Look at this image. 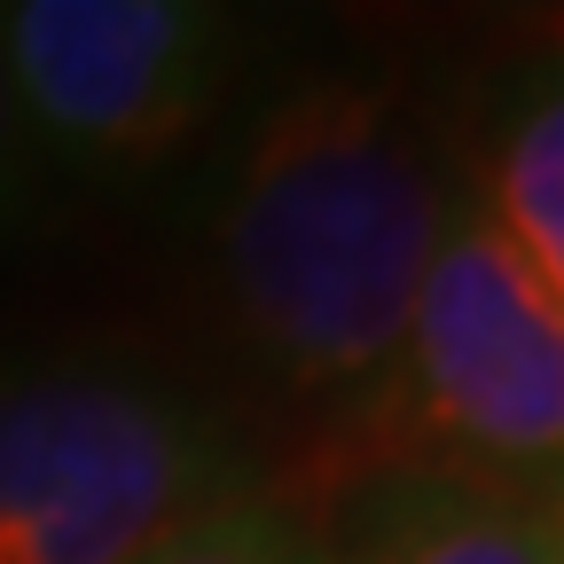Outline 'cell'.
Segmentation results:
<instances>
[{"label": "cell", "mask_w": 564, "mask_h": 564, "mask_svg": "<svg viewBox=\"0 0 564 564\" xmlns=\"http://www.w3.org/2000/svg\"><path fill=\"white\" fill-rule=\"evenodd\" d=\"M40 188H47V165H40L32 126H24V110H17L9 63H0V243H9L32 212H40Z\"/></svg>", "instance_id": "8"}, {"label": "cell", "mask_w": 564, "mask_h": 564, "mask_svg": "<svg viewBox=\"0 0 564 564\" xmlns=\"http://www.w3.org/2000/svg\"><path fill=\"white\" fill-rule=\"evenodd\" d=\"M259 486L228 423L165 377L40 361L0 377V564H141Z\"/></svg>", "instance_id": "3"}, {"label": "cell", "mask_w": 564, "mask_h": 564, "mask_svg": "<svg viewBox=\"0 0 564 564\" xmlns=\"http://www.w3.org/2000/svg\"><path fill=\"white\" fill-rule=\"evenodd\" d=\"M455 212V165L415 102L361 70L282 87L212 188V282L243 352L322 423L361 408Z\"/></svg>", "instance_id": "1"}, {"label": "cell", "mask_w": 564, "mask_h": 564, "mask_svg": "<svg viewBox=\"0 0 564 564\" xmlns=\"http://www.w3.org/2000/svg\"><path fill=\"white\" fill-rule=\"evenodd\" d=\"M141 564H329V525L322 510H306L291 486H243L220 510H204L196 525H181L158 556Z\"/></svg>", "instance_id": "7"}, {"label": "cell", "mask_w": 564, "mask_h": 564, "mask_svg": "<svg viewBox=\"0 0 564 564\" xmlns=\"http://www.w3.org/2000/svg\"><path fill=\"white\" fill-rule=\"evenodd\" d=\"M329 478H455L564 510V306L455 188L384 384L329 423Z\"/></svg>", "instance_id": "2"}, {"label": "cell", "mask_w": 564, "mask_h": 564, "mask_svg": "<svg viewBox=\"0 0 564 564\" xmlns=\"http://www.w3.org/2000/svg\"><path fill=\"white\" fill-rule=\"evenodd\" d=\"M0 63L47 173L141 188L228 118L251 32L212 0H9Z\"/></svg>", "instance_id": "4"}, {"label": "cell", "mask_w": 564, "mask_h": 564, "mask_svg": "<svg viewBox=\"0 0 564 564\" xmlns=\"http://www.w3.org/2000/svg\"><path fill=\"white\" fill-rule=\"evenodd\" d=\"M447 165L463 204L564 306V40L502 70V87L478 110L470 158Z\"/></svg>", "instance_id": "5"}, {"label": "cell", "mask_w": 564, "mask_h": 564, "mask_svg": "<svg viewBox=\"0 0 564 564\" xmlns=\"http://www.w3.org/2000/svg\"><path fill=\"white\" fill-rule=\"evenodd\" d=\"M322 525L329 564H564V510L455 478H369Z\"/></svg>", "instance_id": "6"}]
</instances>
